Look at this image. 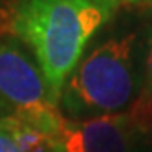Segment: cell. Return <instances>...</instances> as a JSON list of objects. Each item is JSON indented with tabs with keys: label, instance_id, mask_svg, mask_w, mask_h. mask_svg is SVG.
Instances as JSON below:
<instances>
[{
	"label": "cell",
	"instance_id": "obj_1",
	"mask_svg": "<svg viewBox=\"0 0 152 152\" xmlns=\"http://www.w3.org/2000/svg\"><path fill=\"white\" fill-rule=\"evenodd\" d=\"M110 15L94 0H15L6 28L31 48L51 97L59 103L88 40Z\"/></svg>",
	"mask_w": 152,
	"mask_h": 152
},
{
	"label": "cell",
	"instance_id": "obj_8",
	"mask_svg": "<svg viewBox=\"0 0 152 152\" xmlns=\"http://www.w3.org/2000/svg\"><path fill=\"white\" fill-rule=\"evenodd\" d=\"M2 115H6V110L2 108V104H0V117H2Z\"/></svg>",
	"mask_w": 152,
	"mask_h": 152
},
{
	"label": "cell",
	"instance_id": "obj_7",
	"mask_svg": "<svg viewBox=\"0 0 152 152\" xmlns=\"http://www.w3.org/2000/svg\"><path fill=\"white\" fill-rule=\"evenodd\" d=\"M143 94L152 99V44H150L147 62H145V92Z\"/></svg>",
	"mask_w": 152,
	"mask_h": 152
},
{
	"label": "cell",
	"instance_id": "obj_4",
	"mask_svg": "<svg viewBox=\"0 0 152 152\" xmlns=\"http://www.w3.org/2000/svg\"><path fill=\"white\" fill-rule=\"evenodd\" d=\"M0 104L44 137L64 117L42 72L15 42H0Z\"/></svg>",
	"mask_w": 152,
	"mask_h": 152
},
{
	"label": "cell",
	"instance_id": "obj_5",
	"mask_svg": "<svg viewBox=\"0 0 152 152\" xmlns=\"http://www.w3.org/2000/svg\"><path fill=\"white\" fill-rule=\"evenodd\" d=\"M0 152H51L35 126L15 115L0 117Z\"/></svg>",
	"mask_w": 152,
	"mask_h": 152
},
{
	"label": "cell",
	"instance_id": "obj_6",
	"mask_svg": "<svg viewBox=\"0 0 152 152\" xmlns=\"http://www.w3.org/2000/svg\"><path fill=\"white\" fill-rule=\"evenodd\" d=\"M94 2L106 7L108 11H114L115 7L123 6H152V0H94Z\"/></svg>",
	"mask_w": 152,
	"mask_h": 152
},
{
	"label": "cell",
	"instance_id": "obj_3",
	"mask_svg": "<svg viewBox=\"0 0 152 152\" xmlns=\"http://www.w3.org/2000/svg\"><path fill=\"white\" fill-rule=\"evenodd\" d=\"M152 130V99L141 95L126 110L86 119L64 115L46 136L51 152H136L139 137Z\"/></svg>",
	"mask_w": 152,
	"mask_h": 152
},
{
	"label": "cell",
	"instance_id": "obj_2",
	"mask_svg": "<svg viewBox=\"0 0 152 152\" xmlns=\"http://www.w3.org/2000/svg\"><path fill=\"white\" fill-rule=\"evenodd\" d=\"M137 35L108 39L84 55L61 92V104L72 119L123 112L137 90Z\"/></svg>",
	"mask_w": 152,
	"mask_h": 152
}]
</instances>
